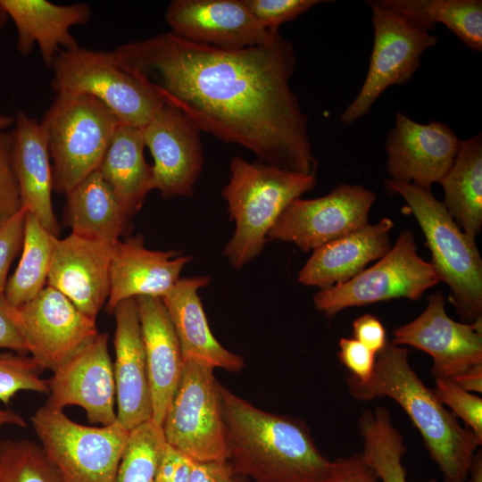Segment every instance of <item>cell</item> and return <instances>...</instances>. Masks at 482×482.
<instances>
[{"label": "cell", "instance_id": "obj_50", "mask_svg": "<svg viewBox=\"0 0 482 482\" xmlns=\"http://www.w3.org/2000/svg\"><path fill=\"white\" fill-rule=\"evenodd\" d=\"M8 16L3 7L0 5V30L4 28L7 21Z\"/></svg>", "mask_w": 482, "mask_h": 482}, {"label": "cell", "instance_id": "obj_41", "mask_svg": "<svg viewBox=\"0 0 482 482\" xmlns=\"http://www.w3.org/2000/svg\"><path fill=\"white\" fill-rule=\"evenodd\" d=\"M373 469L364 461L361 452L333 461L328 476L320 482H378Z\"/></svg>", "mask_w": 482, "mask_h": 482}, {"label": "cell", "instance_id": "obj_32", "mask_svg": "<svg viewBox=\"0 0 482 482\" xmlns=\"http://www.w3.org/2000/svg\"><path fill=\"white\" fill-rule=\"evenodd\" d=\"M364 461L381 482H407L402 460L406 453L403 437L383 405L362 412L359 420Z\"/></svg>", "mask_w": 482, "mask_h": 482}, {"label": "cell", "instance_id": "obj_35", "mask_svg": "<svg viewBox=\"0 0 482 482\" xmlns=\"http://www.w3.org/2000/svg\"><path fill=\"white\" fill-rule=\"evenodd\" d=\"M42 369L31 357L19 353H0V402L8 404L21 391L48 394Z\"/></svg>", "mask_w": 482, "mask_h": 482}, {"label": "cell", "instance_id": "obj_51", "mask_svg": "<svg viewBox=\"0 0 482 482\" xmlns=\"http://www.w3.org/2000/svg\"><path fill=\"white\" fill-rule=\"evenodd\" d=\"M232 482H248V481L245 479V477L236 475Z\"/></svg>", "mask_w": 482, "mask_h": 482}, {"label": "cell", "instance_id": "obj_23", "mask_svg": "<svg viewBox=\"0 0 482 482\" xmlns=\"http://www.w3.org/2000/svg\"><path fill=\"white\" fill-rule=\"evenodd\" d=\"M393 228L394 221L385 217L318 247L299 271L297 281L320 289L348 281L390 250Z\"/></svg>", "mask_w": 482, "mask_h": 482}, {"label": "cell", "instance_id": "obj_49", "mask_svg": "<svg viewBox=\"0 0 482 482\" xmlns=\"http://www.w3.org/2000/svg\"><path fill=\"white\" fill-rule=\"evenodd\" d=\"M14 117L0 114V132L6 130L11 126L14 125Z\"/></svg>", "mask_w": 482, "mask_h": 482}, {"label": "cell", "instance_id": "obj_29", "mask_svg": "<svg viewBox=\"0 0 482 482\" xmlns=\"http://www.w3.org/2000/svg\"><path fill=\"white\" fill-rule=\"evenodd\" d=\"M443 202L458 227L473 238L482 227V134L461 140L453 165L440 181Z\"/></svg>", "mask_w": 482, "mask_h": 482}, {"label": "cell", "instance_id": "obj_28", "mask_svg": "<svg viewBox=\"0 0 482 482\" xmlns=\"http://www.w3.org/2000/svg\"><path fill=\"white\" fill-rule=\"evenodd\" d=\"M142 129L120 124L97 168L129 214L135 215L154 190V171L145 158Z\"/></svg>", "mask_w": 482, "mask_h": 482}, {"label": "cell", "instance_id": "obj_1", "mask_svg": "<svg viewBox=\"0 0 482 482\" xmlns=\"http://www.w3.org/2000/svg\"><path fill=\"white\" fill-rule=\"evenodd\" d=\"M114 52L200 131L240 145L266 164L315 176L308 117L289 83L295 49L280 33L265 45L226 50L169 31Z\"/></svg>", "mask_w": 482, "mask_h": 482}, {"label": "cell", "instance_id": "obj_10", "mask_svg": "<svg viewBox=\"0 0 482 482\" xmlns=\"http://www.w3.org/2000/svg\"><path fill=\"white\" fill-rule=\"evenodd\" d=\"M439 282L431 263L418 254L414 234L405 229L374 265L345 283L320 289L313 303L319 312L332 317L349 307L395 298L415 301Z\"/></svg>", "mask_w": 482, "mask_h": 482}, {"label": "cell", "instance_id": "obj_7", "mask_svg": "<svg viewBox=\"0 0 482 482\" xmlns=\"http://www.w3.org/2000/svg\"><path fill=\"white\" fill-rule=\"evenodd\" d=\"M51 68L54 92L94 96L120 124L142 129L164 104L154 86L114 51L61 50Z\"/></svg>", "mask_w": 482, "mask_h": 482}, {"label": "cell", "instance_id": "obj_20", "mask_svg": "<svg viewBox=\"0 0 482 482\" xmlns=\"http://www.w3.org/2000/svg\"><path fill=\"white\" fill-rule=\"evenodd\" d=\"M112 313L117 421L131 430L152 420L146 356L136 298L120 302Z\"/></svg>", "mask_w": 482, "mask_h": 482}, {"label": "cell", "instance_id": "obj_46", "mask_svg": "<svg viewBox=\"0 0 482 482\" xmlns=\"http://www.w3.org/2000/svg\"><path fill=\"white\" fill-rule=\"evenodd\" d=\"M453 381L460 387L470 393L482 392V364H478L463 374L460 375Z\"/></svg>", "mask_w": 482, "mask_h": 482}, {"label": "cell", "instance_id": "obj_33", "mask_svg": "<svg viewBox=\"0 0 482 482\" xmlns=\"http://www.w3.org/2000/svg\"><path fill=\"white\" fill-rule=\"evenodd\" d=\"M167 443L153 420L132 428L113 482H154Z\"/></svg>", "mask_w": 482, "mask_h": 482}, {"label": "cell", "instance_id": "obj_38", "mask_svg": "<svg viewBox=\"0 0 482 482\" xmlns=\"http://www.w3.org/2000/svg\"><path fill=\"white\" fill-rule=\"evenodd\" d=\"M256 21L267 29H278L320 4V0H243Z\"/></svg>", "mask_w": 482, "mask_h": 482}, {"label": "cell", "instance_id": "obj_24", "mask_svg": "<svg viewBox=\"0 0 482 482\" xmlns=\"http://www.w3.org/2000/svg\"><path fill=\"white\" fill-rule=\"evenodd\" d=\"M207 276L180 278L162 300L177 335L184 361L199 360L231 372L242 370L244 359L225 348L212 333L198 291Z\"/></svg>", "mask_w": 482, "mask_h": 482}, {"label": "cell", "instance_id": "obj_16", "mask_svg": "<svg viewBox=\"0 0 482 482\" xmlns=\"http://www.w3.org/2000/svg\"><path fill=\"white\" fill-rule=\"evenodd\" d=\"M141 129L154 158V188L165 198L193 196L204 165L198 128L182 112L163 104Z\"/></svg>", "mask_w": 482, "mask_h": 482}, {"label": "cell", "instance_id": "obj_45", "mask_svg": "<svg viewBox=\"0 0 482 482\" xmlns=\"http://www.w3.org/2000/svg\"><path fill=\"white\" fill-rule=\"evenodd\" d=\"M0 348L19 353H28L22 336L9 316L8 303L4 296L0 298Z\"/></svg>", "mask_w": 482, "mask_h": 482}, {"label": "cell", "instance_id": "obj_19", "mask_svg": "<svg viewBox=\"0 0 482 482\" xmlns=\"http://www.w3.org/2000/svg\"><path fill=\"white\" fill-rule=\"evenodd\" d=\"M113 245L73 233L58 238L46 286L65 295L82 313L96 320L109 295Z\"/></svg>", "mask_w": 482, "mask_h": 482}, {"label": "cell", "instance_id": "obj_37", "mask_svg": "<svg viewBox=\"0 0 482 482\" xmlns=\"http://www.w3.org/2000/svg\"><path fill=\"white\" fill-rule=\"evenodd\" d=\"M12 132H0V227L22 209L12 162Z\"/></svg>", "mask_w": 482, "mask_h": 482}, {"label": "cell", "instance_id": "obj_5", "mask_svg": "<svg viewBox=\"0 0 482 482\" xmlns=\"http://www.w3.org/2000/svg\"><path fill=\"white\" fill-rule=\"evenodd\" d=\"M391 194H399L415 217L431 252V265L450 291L458 314L482 320V259L475 238L463 232L430 188L386 179Z\"/></svg>", "mask_w": 482, "mask_h": 482}, {"label": "cell", "instance_id": "obj_13", "mask_svg": "<svg viewBox=\"0 0 482 482\" xmlns=\"http://www.w3.org/2000/svg\"><path fill=\"white\" fill-rule=\"evenodd\" d=\"M376 199L362 185L339 184L330 193L314 199L293 201L268 234V240L295 244L310 252L368 223Z\"/></svg>", "mask_w": 482, "mask_h": 482}, {"label": "cell", "instance_id": "obj_47", "mask_svg": "<svg viewBox=\"0 0 482 482\" xmlns=\"http://www.w3.org/2000/svg\"><path fill=\"white\" fill-rule=\"evenodd\" d=\"M4 425H15L19 427H25L26 422L23 418L16 411L0 409V426Z\"/></svg>", "mask_w": 482, "mask_h": 482}, {"label": "cell", "instance_id": "obj_17", "mask_svg": "<svg viewBox=\"0 0 482 482\" xmlns=\"http://www.w3.org/2000/svg\"><path fill=\"white\" fill-rule=\"evenodd\" d=\"M461 142L445 123L421 124L398 112L385 145L390 179L430 188L450 170Z\"/></svg>", "mask_w": 482, "mask_h": 482}, {"label": "cell", "instance_id": "obj_12", "mask_svg": "<svg viewBox=\"0 0 482 482\" xmlns=\"http://www.w3.org/2000/svg\"><path fill=\"white\" fill-rule=\"evenodd\" d=\"M8 312L31 358L53 372L98 334L96 320L49 286L23 304H8Z\"/></svg>", "mask_w": 482, "mask_h": 482}, {"label": "cell", "instance_id": "obj_31", "mask_svg": "<svg viewBox=\"0 0 482 482\" xmlns=\"http://www.w3.org/2000/svg\"><path fill=\"white\" fill-rule=\"evenodd\" d=\"M57 239L34 215L26 212L21 258L4 294L10 306L32 300L46 287Z\"/></svg>", "mask_w": 482, "mask_h": 482}, {"label": "cell", "instance_id": "obj_40", "mask_svg": "<svg viewBox=\"0 0 482 482\" xmlns=\"http://www.w3.org/2000/svg\"><path fill=\"white\" fill-rule=\"evenodd\" d=\"M339 347L338 357L350 371L349 377L360 382L369 381L374 371L376 354L353 337H342Z\"/></svg>", "mask_w": 482, "mask_h": 482}, {"label": "cell", "instance_id": "obj_44", "mask_svg": "<svg viewBox=\"0 0 482 482\" xmlns=\"http://www.w3.org/2000/svg\"><path fill=\"white\" fill-rule=\"evenodd\" d=\"M235 476L228 461H193L188 482H232Z\"/></svg>", "mask_w": 482, "mask_h": 482}, {"label": "cell", "instance_id": "obj_39", "mask_svg": "<svg viewBox=\"0 0 482 482\" xmlns=\"http://www.w3.org/2000/svg\"><path fill=\"white\" fill-rule=\"evenodd\" d=\"M26 212L21 209L0 227V298L4 294L10 267L21 250Z\"/></svg>", "mask_w": 482, "mask_h": 482}, {"label": "cell", "instance_id": "obj_25", "mask_svg": "<svg viewBox=\"0 0 482 482\" xmlns=\"http://www.w3.org/2000/svg\"><path fill=\"white\" fill-rule=\"evenodd\" d=\"M144 340L152 401V420L162 427L178 387L184 359L160 297H136Z\"/></svg>", "mask_w": 482, "mask_h": 482}, {"label": "cell", "instance_id": "obj_36", "mask_svg": "<svg viewBox=\"0 0 482 482\" xmlns=\"http://www.w3.org/2000/svg\"><path fill=\"white\" fill-rule=\"evenodd\" d=\"M435 389L438 400L451 409V412L461 419L477 438L482 442V398L467 392L450 379L435 378Z\"/></svg>", "mask_w": 482, "mask_h": 482}, {"label": "cell", "instance_id": "obj_48", "mask_svg": "<svg viewBox=\"0 0 482 482\" xmlns=\"http://www.w3.org/2000/svg\"><path fill=\"white\" fill-rule=\"evenodd\" d=\"M470 482H482V457L481 452H478L475 455L472 467L470 473ZM428 482H437L436 479H431Z\"/></svg>", "mask_w": 482, "mask_h": 482}, {"label": "cell", "instance_id": "obj_3", "mask_svg": "<svg viewBox=\"0 0 482 482\" xmlns=\"http://www.w3.org/2000/svg\"><path fill=\"white\" fill-rule=\"evenodd\" d=\"M350 393L361 401L389 397L396 402L420 433L428 452L445 482H468L482 445L474 433L438 400L411 368L407 349L388 340L376 355L373 374L367 382L347 378Z\"/></svg>", "mask_w": 482, "mask_h": 482}, {"label": "cell", "instance_id": "obj_30", "mask_svg": "<svg viewBox=\"0 0 482 482\" xmlns=\"http://www.w3.org/2000/svg\"><path fill=\"white\" fill-rule=\"evenodd\" d=\"M427 30L443 23L468 47L482 50L481 0H374Z\"/></svg>", "mask_w": 482, "mask_h": 482}, {"label": "cell", "instance_id": "obj_8", "mask_svg": "<svg viewBox=\"0 0 482 482\" xmlns=\"http://www.w3.org/2000/svg\"><path fill=\"white\" fill-rule=\"evenodd\" d=\"M31 422L60 482H113L130 430L118 421L79 424L47 403L36 411Z\"/></svg>", "mask_w": 482, "mask_h": 482}, {"label": "cell", "instance_id": "obj_27", "mask_svg": "<svg viewBox=\"0 0 482 482\" xmlns=\"http://www.w3.org/2000/svg\"><path fill=\"white\" fill-rule=\"evenodd\" d=\"M66 196L63 221L73 234L115 244L130 227L131 216L97 170Z\"/></svg>", "mask_w": 482, "mask_h": 482}, {"label": "cell", "instance_id": "obj_9", "mask_svg": "<svg viewBox=\"0 0 482 482\" xmlns=\"http://www.w3.org/2000/svg\"><path fill=\"white\" fill-rule=\"evenodd\" d=\"M214 368L184 361L162 428L166 443L195 461H228L220 386Z\"/></svg>", "mask_w": 482, "mask_h": 482}, {"label": "cell", "instance_id": "obj_26", "mask_svg": "<svg viewBox=\"0 0 482 482\" xmlns=\"http://www.w3.org/2000/svg\"><path fill=\"white\" fill-rule=\"evenodd\" d=\"M14 119L12 162L22 209L57 237L60 227L53 209L52 165L44 131L37 120L23 112Z\"/></svg>", "mask_w": 482, "mask_h": 482}, {"label": "cell", "instance_id": "obj_15", "mask_svg": "<svg viewBox=\"0 0 482 482\" xmlns=\"http://www.w3.org/2000/svg\"><path fill=\"white\" fill-rule=\"evenodd\" d=\"M107 333H98L53 372L47 379V404L63 410L81 407L93 424L117 421L113 366Z\"/></svg>", "mask_w": 482, "mask_h": 482}, {"label": "cell", "instance_id": "obj_22", "mask_svg": "<svg viewBox=\"0 0 482 482\" xmlns=\"http://www.w3.org/2000/svg\"><path fill=\"white\" fill-rule=\"evenodd\" d=\"M0 5L17 30V50L28 55L37 44L45 64L51 68L61 50H74L79 44L71 34L74 26L91 18L87 4H57L46 0H0Z\"/></svg>", "mask_w": 482, "mask_h": 482}, {"label": "cell", "instance_id": "obj_2", "mask_svg": "<svg viewBox=\"0 0 482 482\" xmlns=\"http://www.w3.org/2000/svg\"><path fill=\"white\" fill-rule=\"evenodd\" d=\"M228 461L255 482H320L333 461L302 420L261 410L220 384Z\"/></svg>", "mask_w": 482, "mask_h": 482}, {"label": "cell", "instance_id": "obj_14", "mask_svg": "<svg viewBox=\"0 0 482 482\" xmlns=\"http://www.w3.org/2000/svg\"><path fill=\"white\" fill-rule=\"evenodd\" d=\"M393 335V344L417 348L432 357L434 378L453 380L482 364V320L470 323L452 320L441 293L429 295L425 310L395 328Z\"/></svg>", "mask_w": 482, "mask_h": 482}, {"label": "cell", "instance_id": "obj_42", "mask_svg": "<svg viewBox=\"0 0 482 482\" xmlns=\"http://www.w3.org/2000/svg\"><path fill=\"white\" fill-rule=\"evenodd\" d=\"M353 338L376 355L383 350L388 339L380 320L370 313L358 317L353 323Z\"/></svg>", "mask_w": 482, "mask_h": 482}, {"label": "cell", "instance_id": "obj_18", "mask_svg": "<svg viewBox=\"0 0 482 482\" xmlns=\"http://www.w3.org/2000/svg\"><path fill=\"white\" fill-rule=\"evenodd\" d=\"M165 20L176 36L226 50L265 45L279 34L261 26L243 0H173Z\"/></svg>", "mask_w": 482, "mask_h": 482}, {"label": "cell", "instance_id": "obj_11", "mask_svg": "<svg viewBox=\"0 0 482 482\" xmlns=\"http://www.w3.org/2000/svg\"><path fill=\"white\" fill-rule=\"evenodd\" d=\"M367 4L371 8L374 44L364 82L340 115L345 125L369 113L387 87L409 81L420 64L423 52L438 42L436 37L411 19L383 8L374 0Z\"/></svg>", "mask_w": 482, "mask_h": 482}, {"label": "cell", "instance_id": "obj_6", "mask_svg": "<svg viewBox=\"0 0 482 482\" xmlns=\"http://www.w3.org/2000/svg\"><path fill=\"white\" fill-rule=\"evenodd\" d=\"M39 123L52 160L54 190L65 195L97 170L120 124L107 106L85 94H57Z\"/></svg>", "mask_w": 482, "mask_h": 482}, {"label": "cell", "instance_id": "obj_4", "mask_svg": "<svg viewBox=\"0 0 482 482\" xmlns=\"http://www.w3.org/2000/svg\"><path fill=\"white\" fill-rule=\"evenodd\" d=\"M316 177L285 170L262 162H249L234 157L230 178L221 190L234 233L224 249V255L236 270L258 256L268 234L285 209L311 191Z\"/></svg>", "mask_w": 482, "mask_h": 482}, {"label": "cell", "instance_id": "obj_43", "mask_svg": "<svg viewBox=\"0 0 482 482\" xmlns=\"http://www.w3.org/2000/svg\"><path fill=\"white\" fill-rule=\"evenodd\" d=\"M193 460L167 444L154 482H188Z\"/></svg>", "mask_w": 482, "mask_h": 482}, {"label": "cell", "instance_id": "obj_21", "mask_svg": "<svg viewBox=\"0 0 482 482\" xmlns=\"http://www.w3.org/2000/svg\"><path fill=\"white\" fill-rule=\"evenodd\" d=\"M192 260L176 251H154L145 246L142 235L117 241L112 246L106 311L138 296L162 298L180 278Z\"/></svg>", "mask_w": 482, "mask_h": 482}, {"label": "cell", "instance_id": "obj_34", "mask_svg": "<svg viewBox=\"0 0 482 482\" xmlns=\"http://www.w3.org/2000/svg\"><path fill=\"white\" fill-rule=\"evenodd\" d=\"M0 482H60L40 445L28 439L0 441Z\"/></svg>", "mask_w": 482, "mask_h": 482}]
</instances>
